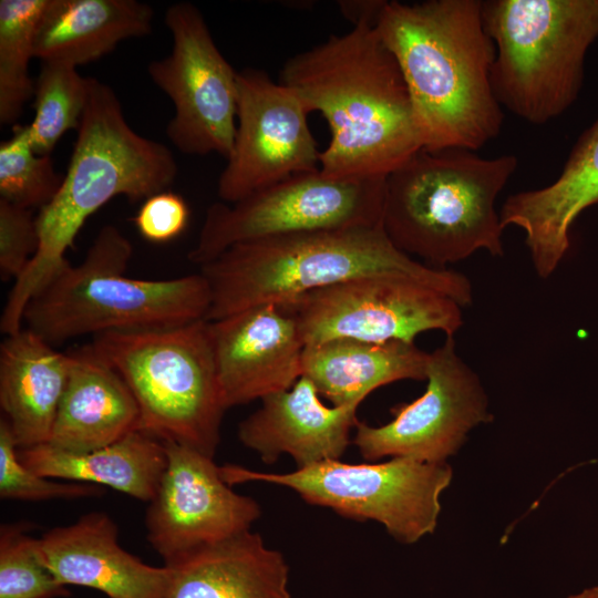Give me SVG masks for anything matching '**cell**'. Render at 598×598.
I'll use <instances>...</instances> for the list:
<instances>
[{"instance_id":"cb8c5ba5","label":"cell","mask_w":598,"mask_h":598,"mask_svg":"<svg viewBox=\"0 0 598 598\" xmlns=\"http://www.w3.org/2000/svg\"><path fill=\"white\" fill-rule=\"evenodd\" d=\"M153 9L137 0H48L34 38V58L78 65L123 40L152 31Z\"/></svg>"},{"instance_id":"836d02e7","label":"cell","mask_w":598,"mask_h":598,"mask_svg":"<svg viewBox=\"0 0 598 598\" xmlns=\"http://www.w3.org/2000/svg\"><path fill=\"white\" fill-rule=\"evenodd\" d=\"M566 598H598V585L587 587L579 592L567 596Z\"/></svg>"},{"instance_id":"4fadbf2b","label":"cell","mask_w":598,"mask_h":598,"mask_svg":"<svg viewBox=\"0 0 598 598\" xmlns=\"http://www.w3.org/2000/svg\"><path fill=\"white\" fill-rule=\"evenodd\" d=\"M426 381L421 396L391 409L390 422L372 426L358 421L351 442L364 460L446 462L474 427L493 421L486 391L457 354L454 337L430 353Z\"/></svg>"},{"instance_id":"d6986e66","label":"cell","mask_w":598,"mask_h":598,"mask_svg":"<svg viewBox=\"0 0 598 598\" xmlns=\"http://www.w3.org/2000/svg\"><path fill=\"white\" fill-rule=\"evenodd\" d=\"M598 204V118L574 146L551 184L508 196L499 212L502 225L525 233L536 274L548 278L570 247L569 230L586 208Z\"/></svg>"},{"instance_id":"484cf974","label":"cell","mask_w":598,"mask_h":598,"mask_svg":"<svg viewBox=\"0 0 598 598\" xmlns=\"http://www.w3.org/2000/svg\"><path fill=\"white\" fill-rule=\"evenodd\" d=\"M48 0L0 1V123L16 122L34 95L29 74L37 25Z\"/></svg>"},{"instance_id":"ac0fdd59","label":"cell","mask_w":598,"mask_h":598,"mask_svg":"<svg viewBox=\"0 0 598 598\" xmlns=\"http://www.w3.org/2000/svg\"><path fill=\"white\" fill-rule=\"evenodd\" d=\"M238 425L243 445L266 464L289 455L297 468L340 460L352 441L360 405L327 406L306 377L288 390L264 398Z\"/></svg>"},{"instance_id":"e0dca14e","label":"cell","mask_w":598,"mask_h":598,"mask_svg":"<svg viewBox=\"0 0 598 598\" xmlns=\"http://www.w3.org/2000/svg\"><path fill=\"white\" fill-rule=\"evenodd\" d=\"M118 529L103 512H90L37 538L43 565L63 586H82L107 598H166L172 569L143 563L118 544Z\"/></svg>"},{"instance_id":"5b68a950","label":"cell","mask_w":598,"mask_h":598,"mask_svg":"<svg viewBox=\"0 0 598 598\" xmlns=\"http://www.w3.org/2000/svg\"><path fill=\"white\" fill-rule=\"evenodd\" d=\"M515 155L484 158L464 148L420 150L385 178L383 229L393 246L446 269L478 250L504 255L495 203Z\"/></svg>"},{"instance_id":"ffe728a7","label":"cell","mask_w":598,"mask_h":598,"mask_svg":"<svg viewBox=\"0 0 598 598\" xmlns=\"http://www.w3.org/2000/svg\"><path fill=\"white\" fill-rule=\"evenodd\" d=\"M69 354V379L47 444L82 453L137 431L138 406L118 372L91 344Z\"/></svg>"},{"instance_id":"8fae6325","label":"cell","mask_w":598,"mask_h":598,"mask_svg":"<svg viewBox=\"0 0 598 598\" xmlns=\"http://www.w3.org/2000/svg\"><path fill=\"white\" fill-rule=\"evenodd\" d=\"M279 305L296 319L305 346L340 338L414 343L423 332L454 337L463 326V307L453 298L399 275L357 278Z\"/></svg>"},{"instance_id":"30bf717a","label":"cell","mask_w":598,"mask_h":598,"mask_svg":"<svg viewBox=\"0 0 598 598\" xmlns=\"http://www.w3.org/2000/svg\"><path fill=\"white\" fill-rule=\"evenodd\" d=\"M385 178H331L320 169L290 176L205 215L187 257L199 267L229 247L269 237L382 224Z\"/></svg>"},{"instance_id":"8992f818","label":"cell","mask_w":598,"mask_h":598,"mask_svg":"<svg viewBox=\"0 0 598 598\" xmlns=\"http://www.w3.org/2000/svg\"><path fill=\"white\" fill-rule=\"evenodd\" d=\"M132 255L128 238L105 225L80 264L66 260L31 298L23 323L55 346L87 334L164 329L206 319L212 293L200 272L131 278L124 272Z\"/></svg>"},{"instance_id":"ba28073f","label":"cell","mask_w":598,"mask_h":598,"mask_svg":"<svg viewBox=\"0 0 598 598\" xmlns=\"http://www.w3.org/2000/svg\"><path fill=\"white\" fill-rule=\"evenodd\" d=\"M483 20L495 45L491 79L501 106L535 125L563 114L598 38V0H487Z\"/></svg>"},{"instance_id":"4dcf8cb0","label":"cell","mask_w":598,"mask_h":598,"mask_svg":"<svg viewBox=\"0 0 598 598\" xmlns=\"http://www.w3.org/2000/svg\"><path fill=\"white\" fill-rule=\"evenodd\" d=\"M39 233L31 209L0 198V277L13 282L27 269L37 252Z\"/></svg>"},{"instance_id":"9a60e30c","label":"cell","mask_w":598,"mask_h":598,"mask_svg":"<svg viewBox=\"0 0 598 598\" xmlns=\"http://www.w3.org/2000/svg\"><path fill=\"white\" fill-rule=\"evenodd\" d=\"M167 464L148 502L147 540L165 566L246 530L260 517L250 496L236 493L213 457L194 448L163 442Z\"/></svg>"},{"instance_id":"7a4b0ae2","label":"cell","mask_w":598,"mask_h":598,"mask_svg":"<svg viewBox=\"0 0 598 598\" xmlns=\"http://www.w3.org/2000/svg\"><path fill=\"white\" fill-rule=\"evenodd\" d=\"M375 27L406 83L422 150L475 152L499 134L483 1H385Z\"/></svg>"},{"instance_id":"6da1fadb","label":"cell","mask_w":598,"mask_h":598,"mask_svg":"<svg viewBox=\"0 0 598 598\" xmlns=\"http://www.w3.org/2000/svg\"><path fill=\"white\" fill-rule=\"evenodd\" d=\"M308 113L326 118L320 172L331 178L386 177L422 150L409 90L374 23L289 58L279 80Z\"/></svg>"},{"instance_id":"9c48e42d","label":"cell","mask_w":598,"mask_h":598,"mask_svg":"<svg viewBox=\"0 0 598 598\" xmlns=\"http://www.w3.org/2000/svg\"><path fill=\"white\" fill-rule=\"evenodd\" d=\"M219 471L230 486L248 482L275 484L343 517L380 523L396 542L406 545L434 533L441 494L453 478L446 462L403 457L359 464L332 460L289 473L258 472L235 464L219 466Z\"/></svg>"},{"instance_id":"7402d4cb","label":"cell","mask_w":598,"mask_h":598,"mask_svg":"<svg viewBox=\"0 0 598 598\" xmlns=\"http://www.w3.org/2000/svg\"><path fill=\"white\" fill-rule=\"evenodd\" d=\"M172 569L166 598H291L289 566L258 533L198 549Z\"/></svg>"},{"instance_id":"83f0119b","label":"cell","mask_w":598,"mask_h":598,"mask_svg":"<svg viewBox=\"0 0 598 598\" xmlns=\"http://www.w3.org/2000/svg\"><path fill=\"white\" fill-rule=\"evenodd\" d=\"M0 144V198L13 205L41 209L56 195L64 175L50 155L34 152L29 125H16Z\"/></svg>"},{"instance_id":"44dd1931","label":"cell","mask_w":598,"mask_h":598,"mask_svg":"<svg viewBox=\"0 0 598 598\" xmlns=\"http://www.w3.org/2000/svg\"><path fill=\"white\" fill-rule=\"evenodd\" d=\"M70 372V354L28 328L0 344V405L19 450L47 444Z\"/></svg>"},{"instance_id":"277c9868","label":"cell","mask_w":598,"mask_h":598,"mask_svg":"<svg viewBox=\"0 0 598 598\" xmlns=\"http://www.w3.org/2000/svg\"><path fill=\"white\" fill-rule=\"evenodd\" d=\"M212 293L206 320L357 278L399 275L424 282L463 308L473 301L470 279L403 254L382 224L282 235L236 244L199 267Z\"/></svg>"},{"instance_id":"f1b7e54d","label":"cell","mask_w":598,"mask_h":598,"mask_svg":"<svg viewBox=\"0 0 598 598\" xmlns=\"http://www.w3.org/2000/svg\"><path fill=\"white\" fill-rule=\"evenodd\" d=\"M69 595L41 561L37 538L24 524L0 528V598H60Z\"/></svg>"},{"instance_id":"d4e9b609","label":"cell","mask_w":598,"mask_h":598,"mask_svg":"<svg viewBox=\"0 0 598 598\" xmlns=\"http://www.w3.org/2000/svg\"><path fill=\"white\" fill-rule=\"evenodd\" d=\"M18 453L27 467L42 476L111 487L147 503L155 496L167 464L164 443L140 431L89 452L42 444Z\"/></svg>"},{"instance_id":"3957f363","label":"cell","mask_w":598,"mask_h":598,"mask_svg":"<svg viewBox=\"0 0 598 598\" xmlns=\"http://www.w3.org/2000/svg\"><path fill=\"white\" fill-rule=\"evenodd\" d=\"M177 164L164 144L137 134L113 89L89 78L86 105L63 182L39 209V245L13 282L0 320L6 336L22 328L31 298L66 261L65 254L87 218L116 196L145 200L174 183Z\"/></svg>"},{"instance_id":"603a6c76","label":"cell","mask_w":598,"mask_h":598,"mask_svg":"<svg viewBox=\"0 0 598 598\" xmlns=\"http://www.w3.org/2000/svg\"><path fill=\"white\" fill-rule=\"evenodd\" d=\"M429 358L415 343L340 338L306 346L302 375L332 405H360L383 385L426 380Z\"/></svg>"},{"instance_id":"d6a6232c","label":"cell","mask_w":598,"mask_h":598,"mask_svg":"<svg viewBox=\"0 0 598 598\" xmlns=\"http://www.w3.org/2000/svg\"><path fill=\"white\" fill-rule=\"evenodd\" d=\"M385 1L367 0V1H340L342 14L348 18L353 25L369 22L377 23L379 13Z\"/></svg>"},{"instance_id":"7c38bea8","label":"cell","mask_w":598,"mask_h":598,"mask_svg":"<svg viewBox=\"0 0 598 598\" xmlns=\"http://www.w3.org/2000/svg\"><path fill=\"white\" fill-rule=\"evenodd\" d=\"M171 53L151 62L147 72L174 105L166 126L173 145L187 155L231 153L238 103V72L217 48L199 9L177 2L165 13Z\"/></svg>"},{"instance_id":"f546056e","label":"cell","mask_w":598,"mask_h":598,"mask_svg":"<svg viewBox=\"0 0 598 598\" xmlns=\"http://www.w3.org/2000/svg\"><path fill=\"white\" fill-rule=\"evenodd\" d=\"M8 421L0 420V497L19 501L84 498L104 494L103 487L85 483H60L42 476L20 460Z\"/></svg>"},{"instance_id":"2e32d148","label":"cell","mask_w":598,"mask_h":598,"mask_svg":"<svg viewBox=\"0 0 598 598\" xmlns=\"http://www.w3.org/2000/svg\"><path fill=\"white\" fill-rule=\"evenodd\" d=\"M209 331L226 410L288 390L302 377L306 346L279 303L209 321Z\"/></svg>"},{"instance_id":"5bb4252c","label":"cell","mask_w":598,"mask_h":598,"mask_svg":"<svg viewBox=\"0 0 598 598\" xmlns=\"http://www.w3.org/2000/svg\"><path fill=\"white\" fill-rule=\"evenodd\" d=\"M233 150L217 182L219 200L235 204L290 176L320 169L308 112L288 86L267 72H238Z\"/></svg>"},{"instance_id":"4316f807","label":"cell","mask_w":598,"mask_h":598,"mask_svg":"<svg viewBox=\"0 0 598 598\" xmlns=\"http://www.w3.org/2000/svg\"><path fill=\"white\" fill-rule=\"evenodd\" d=\"M89 78L63 62H42L34 87V117L29 125L35 153L50 155L70 130H79L86 105Z\"/></svg>"},{"instance_id":"1f68e13d","label":"cell","mask_w":598,"mask_h":598,"mask_svg":"<svg viewBox=\"0 0 598 598\" xmlns=\"http://www.w3.org/2000/svg\"><path fill=\"white\" fill-rule=\"evenodd\" d=\"M189 208L185 199L169 190L146 198L134 217L138 234L150 243L164 244L187 227Z\"/></svg>"},{"instance_id":"52a82bcc","label":"cell","mask_w":598,"mask_h":598,"mask_svg":"<svg viewBox=\"0 0 598 598\" xmlns=\"http://www.w3.org/2000/svg\"><path fill=\"white\" fill-rule=\"evenodd\" d=\"M91 346L134 395L137 431L214 457L226 408L208 320L103 333Z\"/></svg>"}]
</instances>
